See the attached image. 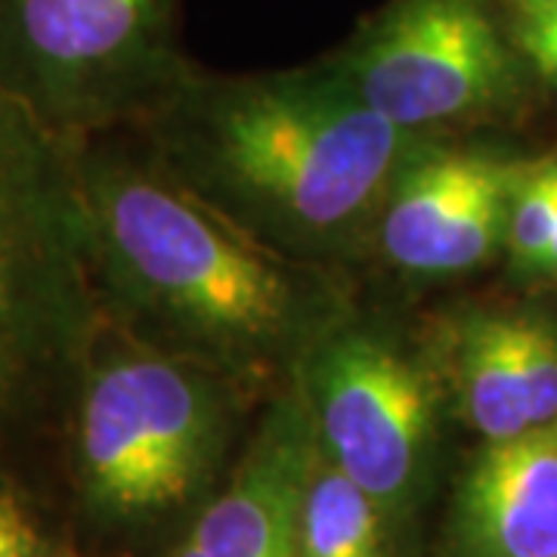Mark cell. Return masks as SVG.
Masks as SVG:
<instances>
[{
    "label": "cell",
    "mask_w": 557,
    "mask_h": 557,
    "mask_svg": "<svg viewBox=\"0 0 557 557\" xmlns=\"http://www.w3.org/2000/svg\"><path fill=\"white\" fill-rule=\"evenodd\" d=\"M72 143L102 322L124 338L255 397L357 307L344 273L276 255L183 193L134 127Z\"/></svg>",
    "instance_id": "6da1fadb"
},
{
    "label": "cell",
    "mask_w": 557,
    "mask_h": 557,
    "mask_svg": "<svg viewBox=\"0 0 557 557\" xmlns=\"http://www.w3.org/2000/svg\"><path fill=\"white\" fill-rule=\"evenodd\" d=\"M134 131L208 211L276 255L335 273L372 255L399 171L437 139L381 119L325 57L255 75L196 65Z\"/></svg>",
    "instance_id": "7a4b0ae2"
},
{
    "label": "cell",
    "mask_w": 557,
    "mask_h": 557,
    "mask_svg": "<svg viewBox=\"0 0 557 557\" xmlns=\"http://www.w3.org/2000/svg\"><path fill=\"white\" fill-rule=\"evenodd\" d=\"M75 143L0 84V483L65 434L100 338Z\"/></svg>",
    "instance_id": "3957f363"
},
{
    "label": "cell",
    "mask_w": 557,
    "mask_h": 557,
    "mask_svg": "<svg viewBox=\"0 0 557 557\" xmlns=\"http://www.w3.org/2000/svg\"><path fill=\"white\" fill-rule=\"evenodd\" d=\"M251 394L102 322L69 424L84 523L143 539L196 518L223 474Z\"/></svg>",
    "instance_id": "277c9868"
},
{
    "label": "cell",
    "mask_w": 557,
    "mask_h": 557,
    "mask_svg": "<svg viewBox=\"0 0 557 557\" xmlns=\"http://www.w3.org/2000/svg\"><path fill=\"white\" fill-rule=\"evenodd\" d=\"M193 69L183 0H0V84L65 139L137 127Z\"/></svg>",
    "instance_id": "5b68a950"
},
{
    "label": "cell",
    "mask_w": 557,
    "mask_h": 557,
    "mask_svg": "<svg viewBox=\"0 0 557 557\" xmlns=\"http://www.w3.org/2000/svg\"><path fill=\"white\" fill-rule=\"evenodd\" d=\"M292 384L319 449L372 496L394 536L431 490L449 403L428 338L354 307L307 350Z\"/></svg>",
    "instance_id": "8992f818"
},
{
    "label": "cell",
    "mask_w": 557,
    "mask_h": 557,
    "mask_svg": "<svg viewBox=\"0 0 557 557\" xmlns=\"http://www.w3.org/2000/svg\"><path fill=\"white\" fill-rule=\"evenodd\" d=\"M325 60L381 119L421 137L496 119L530 78L493 0H387Z\"/></svg>",
    "instance_id": "52a82bcc"
},
{
    "label": "cell",
    "mask_w": 557,
    "mask_h": 557,
    "mask_svg": "<svg viewBox=\"0 0 557 557\" xmlns=\"http://www.w3.org/2000/svg\"><path fill=\"white\" fill-rule=\"evenodd\" d=\"M530 164L428 139L384 201L372 255L409 278L474 273L505 251L511 199Z\"/></svg>",
    "instance_id": "ba28073f"
},
{
    "label": "cell",
    "mask_w": 557,
    "mask_h": 557,
    "mask_svg": "<svg viewBox=\"0 0 557 557\" xmlns=\"http://www.w3.org/2000/svg\"><path fill=\"white\" fill-rule=\"evenodd\" d=\"M317 453V428L288 381L186 542L208 557H300V511Z\"/></svg>",
    "instance_id": "9c48e42d"
},
{
    "label": "cell",
    "mask_w": 557,
    "mask_h": 557,
    "mask_svg": "<svg viewBox=\"0 0 557 557\" xmlns=\"http://www.w3.org/2000/svg\"><path fill=\"white\" fill-rule=\"evenodd\" d=\"M440 557H557V418L480 443L449 498Z\"/></svg>",
    "instance_id": "30bf717a"
},
{
    "label": "cell",
    "mask_w": 557,
    "mask_h": 557,
    "mask_svg": "<svg viewBox=\"0 0 557 557\" xmlns=\"http://www.w3.org/2000/svg\"><path fill=\"white\" fill-rule=\"evenodd\" d=\"M446 397L480 440H505L533 424L527 391V310L474 307L428 335Z\"/></svg>",
    "instance_id": "8fae6325"
},
{
    "label": "cell",
    "mask_w": 557,
    "mask_h": 557,
    "mask_svg": "<svg viewBox=\"0 0 557 557\" xmlns=\"http://www.w3.org/2000/svg\"><path fill=\"white\" fill-rule=\"evenodd\" d=\"M387 548L379 505L319 449L300 511V557H391Z\"/></svg>",
    "instance_id": "7c38bea8"
},
{
    "label": "cell",
    "mask_w": 557,
    "mask_h": 557,
    "mask_svg": "<svg viewBox=\"0 0 557 557\" xmlns=\"http://www.w3.org/2000/svg\"><path fill=\"white\" fill-rule=\"evenodd\" d=\"M557 236V161H533L508 211L505 255L520 273H542Z\"/></svg>",
    "instance_id": "4fadbf2b"
},
{
    "label": "cell",
    "mask_w": 557,
    "mask_h": 557,
    "mask_svg": "<svg viewBox=\"0 0 557 557\" xmlns=\"http://www.w3.org/2000/svg\"><path fill=\"white\" fill-rule=\"evenodd\" d=\"M505 35L530 78L557 90V3H496Z\"/></svg>",
    "instance_id": "5bb4252c"
},
{
    "label": "cell",
    "mask_w": 557,
    "mask_h": 557,
    "mask_svg": "<svg viewBox=\"0 0 557 557\" xmlns=\"http://www.w3.org/2000/svg\"><path fill=\"white\" fill-rule=\"evenodd\" d=\"M0 557H53L35 498L10 483H0Z\"/></svg>",
    "instance_id": "9a60e30c"
},
{
    "label": "cell",
    "mask_w": 557,
    "mask_h": 557,
    "mask_svg": "<svg viewBox=\"0 0 557 557\" xmlns=\"http://www.w3.org/2000/svg\"><path fill=\"white\" fill-rule=\"evenodd\" d=\"M168 557H208V555H205V552H199L193 542H186V539H183V542H180L177 548H174V552H171Z\"/></svg>",
    "instance_id": "2e32d148"
},
{
    "label": "cell",
    "mask_w": 557,
    "mask_h": 557,
    "mask_svg": "<svg viewBox=\"0 0 557 557\" xmlns=\"http://www.w3.org/2000/svg\"><path fill=\"white\" fill-rule=\"evenodd\" d=\"M542 273H548V276H557V236L552 242V251H548V258H545V270Z\"/></svg>",
    "instance_id": "e0dca14e"
},
{
    "label": "cell",
    "mask_w": 557,
    "mask_h": 557,
    "mask_svg": "<svg viewBox=\"0 0 557 557\" xmlns=\"http://www.w3.org/2000/svg\"><path fill=\"white\" fill-rule=\"evenodd\" d=\"M493 3H523V0H493ZM536 3H557V0H536Z\"/></svg>",
    "instance_id": "ac0fdd59"
}]
</instances>
